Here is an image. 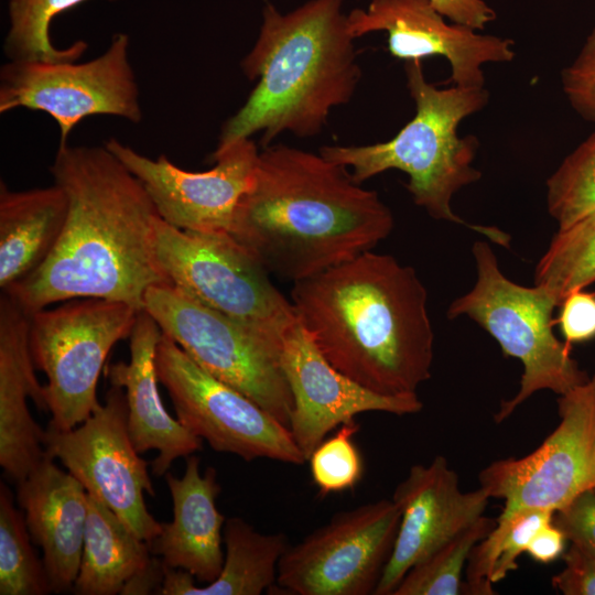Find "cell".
Segmentation results:
<instances>
[{
	"mask_svg": "<svg viewBox=\"0 0 595 595\" xmlns=\"http://www.w3.org/2000/svg\"><path fill=\"white\" fill-rule=\"evenodd\" d=\"M496 526V520L482 516L447 542L413 565L392 595H457L462 574L474 545Z\"/></svg>",
	"mask_w": 595,
	"mask_h": 595,
	"instance_id": "f546056e",
	"label": "cell"
},
{
	"mask_svg": "<svg viewBox=\"0 0 595 595\" xmlns=\"http://www.w3.org/2000/svg\"><path fill=\"white\" fill-rule=\"evenodd\" d=\"M394 227L376 191L321 153L259 152L229 234L269 273L296 282L372 250Z\"/></svg>",
	"mask_w": 595,
	"mask_h": 595,
	"instance_id": "7a4b0ae2",
	"label": "cell"
},
{
	"mask_svg": "<svg viewBox=\"0 0 595 595\" xmlns=\"http://www.w3.org/2000/svg\"><path fill=\"white\" fill-rule=\"evenodd\" d=\"M552 522L567 541L595 558V489H588L553 512Z\"/></svg>",
	"mask_w": 595,
	"mask_h": 595,
	"instance_id": "836d02e7",
	"label": "cell"
},
{
	"mask_svg": "<svg viewBox=\"0 0 595 595\" xmlns=\"http://www.w3.org/2000/svg\"><path fill=\"white\" fill-rule=\"evenodd\" d=\"M476 282L448 305L450 320L466 316L476 322L500 346L505 356L522 363L520 388L501 401L496 423L509 418L533 393L550 390L562 396L588 380L571 355V345L553 332V296L539 285L524 286L508 279L499 268L490 245L472 246Z\"/></svg>",
	"mask_w": 595,
	"mask_h": 595,
	"instance_id": "8992f818",
	"label": "cell"
},
{
	"mask_svg": "<svg viewBox=\"0 0 595 595\" xmlns=\"http://www.w3.org/2000/svg\"><path fill=\"white\" fill-rule=\"evenodd\" d=\"M296 318L328 363L385 396L431 378L434 332L415 269L371 250L293 283Z\"/></svg>",
	"mask_w": 595,
	"mask_h": 595,
	"instance_id": "3957f363",
	"label": "cell"
},
{
	"mask_svg": "<svg viewBox=\"0 0 595 595\" xmlns=\"http://www.w3.org/2000/svg\"><path fill=\"white\" fill-rule=\"evenodd\" d=\"M129 50V35L116 33L107 50L87 62L8 61L0 68V112L25 108L50 115L60 128L58 145L89 116L138 123L140 90Z\"/></svg>",
	"mask_w": 595,
	"mask_h": 595,
	"instance_id": "30bf717a",
	"label": "cell"
},
{
	"mask_svg": "<svg viewBox=\"0 0 595 595\" xmlns=\"http://www.w3.org/2000/svg\"><path fill=\"white\" fill-rule=\"evenodd\" d=\"M552 510L530 508L502 515L491 531L472 549L461 594L491 595L493 585L518 569L519 556L532 537L552 521Z\"/></svg>",
	"mask_w": 595,
	"mask_h": 595,
	"instance_id": "484cf974",
	"label": "cell"
},
{
	"mask_svg": "<svg viewBox=\"0 0 595 595\" xmlns=\"http://www.w3.org/2000/svg\"><path fill=\"white\" fill-rule=\"evenodd\" d=\"M45 454L57 458L86 491L107 505L141 540L149 542L161 522L148 511L143 494L155 496L148 463L137 452L128 429L125 390L111 386L105 403L98 404L79 426L44 430Z\"/></svg>",
	"mask_w": 595,
	"mask_h": 595,
	"instance_id": "4fadbf2b",
	"label": "cell"
},
{
	"mask_svg": "<svg viewBox=\"0 0 595 595\" xmlns=\"http://www.w3.org/2000/svg\"><path fill=\"white\" fill-rule=\"evenodd\" d=\"M489 499L482 487L463 491L457 474L442 455L428 465L411 466L392 496L401 519L375 594L392 595L413 565L484 516Z\"/></svg>",
	"mask_w": 595,
	"mask_h": 595,
	"instance_id": "ac0fdd59",
	"label": "cell"
},
{
	"mask_svg": "<svg viewBox=\"0 0 595 595\" xmlns=\"http://www.w3.org/2000/svg\"><path fill=\"white\" fill-rule=\"evenodd\" d=\"M68 210L46 261L9 294L29 314L54 303L100 298L143 310L167 282L154 253L160 218L140 181L105 147L58 145L50 167Z\"/></svg>",
	"mask_w": 595,
	"mask_h": 595,
	"instance_id": "6da1fadb",
	"label": "cell"
},
{
	"mask_svg": "<svg viewBox=\"0 0 595 595\" xmlns=\"http://www.w3.org/2000/svg\"><path fill=\"white\" fill-rule=\"evenodd\" d=\"M89 0H10L9 30L3 52L9 61L69 62L86 51L83 40L60 48L50 35L52 21L63 12ZM116 1V0H108Z\"/></svg>",
	"mask_w": 595,
	"mask_h": 595,
	"instance_id": "83f0119b",
	"label": "cell"
},
{
	"mask_svg": "<svg viewBox=\"0 0 595 595\" xmlns=\"http://www.w3.org/2000/svg\"><path fill=\"white\" fill-rule=\"evenodd\" d=\"M223 541L226 552L216 580L197 586L188 572L164 565L159 594L259 595L275 586L279 561L290 545L284 533H261L244 519L232 517L225 521Z\"/></svg>",
	"mask_w": 595,
	"mask_h": 595,
	"instance_id": "cb8c5ba5",
	"label": "cell"
},
{
	"mask_svg": "<svg viewBox=\"0 0 595 595\" xmlns=\"http://www.w3.org/2000/svg\"><path fill=\"white\" fill-rule=\"evenodd\" d=\"M595 283V210L558 229L534 270V285L545 289L558 305L572 292Z\"/></svg>",
	"mask_w": 595,
	"mask_h": 595,
	"instance_id": "4316f807",
	"label": "cell"
},
{
	"mask_svg": "<svg viewBox=\"0 0 595 595\" xmlns=\"http://www.w3.org/2000/svg\"><path fill=\"white\" fill-rule=\"evenodd\" d=\"M201 459L186 457L183 477L166 473L173 502V520L161 522L160 533L147 542L152 555L164 565L192 574L208 584L218 577L224 564L221 549L225 517L216 507L221 487L217 470L207 467L201 474Z\"/></svg>",
	"mask_w": 595,
	"mask_h": 595,
	"instance_id": "7402d4cb",
	"label": "cell"
},
{
	"mask_svg": "<svg viewBox=\"0 0 595 595\" xmlns=\"http://www.w3.org/2000/svg\"><path fill=\"white\" fill-rule=\"evenodd\" d=\"M148 543L139 539L101 500L87 493V519L77 595L121 594L127 583L152 561Z\"/></svg>",
	"mask_w": 595,
	"mask_h": 595,
	"instance_id": "d4e9b609",
	"label": "cell"
},
{
	"mask_svg": "<svg viewBox=\"0 0 595 595\" xmlns=\"http://www.w3.org/2000/svg\"><path fill=\"white\" fill-rule=\"evenodd\" d=\"M404 73L415 115L392 139L367 145H323L320 153L350 166L359 184L391 169L402 171L409 176L405 187L414 204L433 219L462 225L509 248V234L470 224L452 208L454 195L482 178V172L473 166L478 140L475 136L461 137L457 129L465 118L487 105L488 90L455 85L439 88L426 80L422 61L418 60L404 62Z\"/></svg>",
	"mask_w": 595,
	"mask_h": 595,
	"instance_id": "5b68a950",
	"label": "cell"
},
{
	"mask_svg": "<svg viewBox=\"0 0 595 595\" xmlns=\"http://www.w3.org/2000/svg\"><path fill=\"white\" fill-rule=\"evenodd\" d=\"M561 86L572 109L583 120L595 122V26L574 60L562 69Z\"/></svg>",
	"mask_w": 595,
	"mask_h": 595,
	"instance_id": "d6a6232c",
	"label": "cell"
},
{
	"mask_svg": "<svg viewBox=\"0 0 595 595\" xmlns=\"http://www.w3.org/2000/svg\"><path fill=\"white\" fill-rule=\"evenodd\" d=\"M452 23L483 31L496 19V12L484 0H429Z\"/></svg>",
	"mask_w": 595,
	"mask_h": 595,
	"instance_id": "8d00e7d4",
	"label": "cell"
},
{
	"mask_svg": "<svg viewBox=\"0 0 595 595\" xmlns=\"http://www.w3.org/2000/svg\"><path fill=\"white\" fill-rule=\"evenodd\" d=\"M154 361L159 382L170 396L177 421L207 441L214 451L235 454L247 462H306L285 425L205 371L163 333Z\"/></svg>",
	"mask_w": 595,
	"mask_h": 595,
	"instance_id": "8fae6325",
	"label": "cell"
},
{
	"mask_svg": "<svg viewBox=\"0 0 595 595\" xmlns=\"http://www.w3.org/2000/svg\"><path fill=\"white\" fill-rule=\"evenodd\" d=\"M161 335L156 322L141 310L129 337V363L119 361L105 368L110 385L125 390L128 429L137 452H159L152 462L156 477L164 476L176 458L203 448L202 439L173 419L161 401L154 361Z\"/></svg>",
	"mask_w": 595,
	"mask_h": 595,
	"instance_id": "44dd1931",
	"label": "cell"
},
{
	"mask_svg": "<svg viewBox=\"0 0 595 595\" xmlns=\"http://www.w3.org/2000/svg\"><path fill=\"white\" fill-rule=\"evenodd\" d=\"M17 499L34 543L43 551L52 593L73 591L87 519V491L69 472L45 457L18 483Z\"/></svg>",
	"mask_w": 595,
	"mask_h": 595,
	"instance_id": "ffe728a7",
	"label": "cell"
},
{
	"mask_svg": "<svg viewBox=\"0 0 595 595\" xmlns=\"http://www.w3.org/2000/svg\"><path fill=\"white\" fill-rule=\"evenodd\" d=\"M68 210L64 191H11L0 183V288L4 292L40 268L63 231Z\"/></svg>",
	"mask_w": 595,
	"mask_h": 595,
	"instance_id": "603a6c76",
	"label": "cell"
},
{
	"mask_svg": "<svg viewBox=\"0 0 595 595\" xmlns=\"http://www.w3.org/2000/svg\"><path fill=\"white\" fill-rule=\"evenodd\" d=\"M567 539L551 521L542 527L528 544L527 553L541 564H549L563 556Z\"/></svg>",
	"mask_w": 595,
	"mask_h": 595,
	"instance_id": "74e56055",
	"label": "cell"
},
{
	"mask_svg": "<svg viewBox=\"0 0 595 595\" xmlns=\"http://www.w3.org/2000/svg\"><path fill=\"white\" fill-rule=\"evenodd\" d=\"M30 314L9 294L0 298V465L18 483L45 457L44 430L26 400L47 411L44 386L35 374L29 344Z\"/></svg>",
	"mask_w": 595,
	"mask_h": 595,
	"instance_id": "d6986e66",
	"label": "cell"
},
{
	"mask_svg": "<svg viewBox=\"0 0 595 595\" xmlns=\"http://www.w3.org/2000/svg\"><path fill=\"white\" fill-rule=\"evenodd\" d=\"M281 365L293 407L289 430L307 462L328 432L357 414L380 411L414 414L423 403L418 394L385 396L371 391L333 367L296 321L282 338Z\"/></svg>",
	"mask_w": 595,
	"mask_h": 595,
	"instance_id": "2e32d148",
	"label": "cell"
},
{
	"mask_svg": "<svg viewBox=\"0 0 595 595\" xmlns=\"http://www.w3.org/2000/svg\"><path fill=\"white\" fill-rule=\"evenodd\" d=\"M560 423L530 454L494 461L478 475L502 515L521 509L555 511L595 489V375L560 396Z\"/></svg>",
	"mask_w": 595,
	"mask_h": 595,
	"instance_id": "5bb4252c",
	"label": "cell"
},
{
	"mask_svg": "<svg viewBox=\"0 0 595 595\" xmlns=\"http://www.w3.org/2000/svg\"><path fill=\"white\" fill-rule=\"evenodd\" d=\"M358 430L355 420L340 425L310 456L311 476L321 496L350 489L361 479L364 461L353 440Z\"/></svg>",
	"mask_w": 595,
	"mask_h": 595,
	"instance_id": "1f68e13d",
	"label": "cell"
},
{
	"mask_svg": "<svg viewBox=\"0 0 595 595\" xmlns=\"http://www.w3.org/2000/svg\"><path fill=\"white\" fill-rule=\"evenodd\" d=\"M560 329L569 345L595 338V294L584 290L570 293L560 304Z\"/></svg>",
	"mask_w": 595,
	"mask_h": 595,
	"instance_id": "e575fe53",
	"label": "cell"
},
{
	"mask_svg": "<svg viewBox=\"0 0 595 595\" xmlns=\"http://www.w3.org/2000/svg\"><path fill=\"white\" fill-rule=\"evenodd\" d=\"M105 147L140 181L159 216L190 231H229L235 208L252 182L258 148L241 139L210 154L214 166L203 172L178 167L165 154L145 156L109 138Z\"/></svg>",
	"mask_w": 595,
	"mask_h": 595,
	"instance_id": "9a60e30c",
	"label": "cell"
},
{
	"mask_svg": "<svg viewBox=\"0 0 595 595\" xmlns=\"http://www.w3.org/2000/svg\"><path fill=\"white\" fill-rule=\"evenodd\" d=\"M545 186L548 213L559 229L595 210V131L563 159Z\"/></svg>",
	"mask_w": 595,
	"mask_h": 595,
	"instance_id": "4dcf8cb0",
	"label": "cell"
},
{
	"mask_svg": "<svg viewBox=\"0 0 595 595\" xmlns=\"http://www.w3.org/2000/svg\"><path fill=\"white\" fill-rule=\"evenodd\" d=\"M154 253L169 283L274 342L296 321L291 301L228 231L182 230L160 217Z\"/></svg>",
	"mask_w": 595,
	"mask_h": 595,
	"instance_id": "9c48e42d",
	"label": "cell"
},
{
	"mask_svg": "<svg viewBox=\"0 0 595 595\" xmlns=\"http://www.w3.org/2000/svg\"><path fill=\"white\" fill-rule=\"evenodd\" d=\"M163 578L164 564L159 556L153 555L151 563L127 583L121 594H159Z\"/></svg>",
	"mask_w": 595,
	"mask_h": 595,
	"instance_id": "f35d334b",
	"label": "cell"
},
{
	"mask_svg": "<svg viewBox=\"0 0 595 595\" xmlns=\"http://www.w3.org/2000/svg\"><path fill=\"white\" fill-rule=\"evenodd\" d=\"M24 512L13 504L10 489L0 485V595L52 593L43 560L31 544Z\"/></svg>",
	"mask_w": 595,
	"mask_h": 595,
	"instance_id": "f1b7e54d",
	"label": "cell"
},
{
	"mask_svg": "<svg viewBox=\"0 0 595 595\" xmlns=\"http://www.w3.org/2000/svg\"><path fill=\"white\" fill-rule=\"evenodd\" d=\"M564 567L552 585L564 595H595V558L571 544L563 554Z\"/></svg>",
	"mask_w": 595,
	"mask_h": 595,
	"instance_id": "d590c367",
	"label": "cell"
},
{
	"mask_svg": "<svg viewBox=\"0 0 595 595\" xmlns=\"http://www.w3.org/2000/svg\"><path fill=\"white\" fill-rule=\"evenodd\" d=\"M143 311L205 371L289 429L293 399L281 365L282 343L203 305L169 282L147 291Z\"/></svg>",
	"mask_w": 595,
	"mask_h": 595,
	"instance_id": "52a82bcc",
	"label": "cell"
},
{
	"mask_svg": "<svg viewBox=\"0 0 595 595\" xmlns=\"http://www.w3.org/2000/svg\"><path fill=\"white\" fill-rule=\"evenodd\" d=\"M401 512L392 499L339 511L278 564L277 586L295 595L375 594L392 554Z\"/></svg>",
	"mask_w": 595,
	"mask_h": 595,
	"instance_id": "7c38bea8",
	"label": "cell"
},
{
	"mask_svg": "<svg viewBox=\"0 0 595 595\" xmlns=\"http://www.w3.org/2000/svg\"><path fill=\"white\" fill-rule=\"evenodd\" d=\"M429 0H371L347 14L354 39L378 31L388 34V51L404 62L440 56L451 66L455 86L485 87L483 66L515 58L513 41L447 23Z\"/></svg>",
	"mask_w": 595,
	"mask_h": 595,
	"instance_id": "e0dca14e",
	"label": "cell"
},
{
	"mask_svg": "<svg viewBox=\"0 0 595 595\" xmlns=\"http://www.w3.org/2000/svg\"><path fill=\"white\" fill-rule=\"evenodd\" d=\"M139 312L123 302L80 298L30 314L31 356L47 379L48 424L67 431L90 416L99 404L97 381L108 354L130 337Z\"/></svg>",
	"mask_w": 595,
	"mask_h": 595,
	"instance_id": "ba28073f",
	"label": "cell"
},
{
	"mask_svg": "<svg viewBox=\"0 0 595 595\" xmlns=\"http://www.w3.org/2000/svg\"><path fill=\"white\" fill-rule=\"evenodd\" d=\"M344 0H310L279 12L267 3L241 69L258 79L242 107L220 130L216 149L262 132L266 148L282 132L318 134L329 112L349 102L361 77Z\"/></svg>",
	"mask_w": 595,
	"mask_h": 595,
	"instance_id": "277c9868",
	"label": "cell"
}]
</instances>
